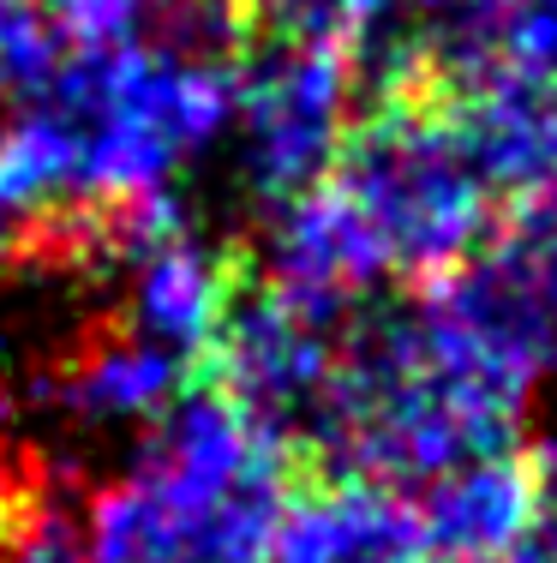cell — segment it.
<instances>
[{
  "label": "cell",
  "mask_w": 557,
  "mask_h": 563,
  "mask_svg": "<svg viewBox=\"0 0 557 563\" xmlns=\"http://www.w3.org/2000/svg\"><path fill=\"white\" fill-rule=\"evenodd\" d=\"M324 186L371 240L383 271L444 276L492 228V192L461 151L456 120L426 97H371Z\"/></svg>",
  "instance_id": "cell-1"
},
{
  "label": "cell",
  "mask_w": 557,
  "mask_h": 563,
  "mask_svg": "<svg viewBox=\"0 0 557 563\" xmlns=\"http://www.w3.org/2000/svg\"><path fill=\"white\" fill-rule=\"evenodd\" d=\"M354 60L324 43H276L241 66V168L264 205L288 210L330 180L354 126Z\"/></svg>",
  "instance_id": "cell-2"
},
{
  "label": "cell",
  "mask_w": 557,
  "mask_h": 563,
  "mask_svg": "<svg viewBox=\"0 0 557 563\" xmlns=\"http://www.w3.org/2000/svg\"><path fill=\"white\" fill-rule=\"evenodd\" d=\"M330 330L342 324H324V318L288 306L276 288H229L222 330L204 354L216 366V396L288 467L307 455L330 396V372H336Z\"/></svg>",
  "instance_id": "cell-3"
},
{
  "label": "cell",
  "mask_w": 557,
  "mask_h": 563,
  "mask_svg": "<svg viewBox=\"0 0 557 563\" xmlns=\"http://www.w3.org/2000/svg\"><path fill=\"white\" fill-rule=\"evenodd\" d=\"M449 120L461 132L474 174L486 180V192L515 205V198L557 192V90L539 78H522L510 66H498L486 85H474L468 97L444 102Z\"/></svg>",
  "instance_id": "cell-4"
},
{
  "label": "cell",
  "mask_w": 557,
  "mask_h": 563,
  "mask_svg": "<svg viewBox=\"0 0 557 563\" xmlns=\"http://www.w3.org/2000/svg\"><path fill=\"white\" fill-rule=\"evenodd\" d=\"M270 563H437L420 509L378 486H318L288 498Z\"/></svg>",
  "instance_id": "cell-5"
},
{
  "label": "cell",
  "mask_w": 557,
  "mask_h": 563,
  "mask_svg": "<svg viewBox=\"0 0 557 563\" xmlns=\"http://www.w3.org/2000/svg\"><path fill=\"white\" fill-rule=\"evenodd\" d=\"M126 271H132V288H126V306H121V324L138 342L168 347L186 366L204 360L210 342H216V330H222V306H229L234 276L222 271V264H210L180 228L163 240H151L144 252H132Z\"/></svg>",
  "instance_id": "cell-6"
},
{
  "label": "cell",
  "mask_w": 557,
  "mask_h": 563,
  "mask_svg": "<svg viewBox=\"0 0 557 563\" xmlns=\"http://www.w3.org/2000/svg\"><path fill=\"white\" fill-rule=\"evenodd\" d=\"M420 528L437 563H503L522 552V533L534 528V492H527L522 455L456 467L449 479L426 486Z\"/></svg>",
  "instance_id": "cell-7"
},
{
  "label": "cell",
  "mask_w": 557,
  "mask_h": 563,
  "mask_svg": "<svg viewBox=\"0 0 557 563\" xmlns=\"http://www.w3.org/2000/svg\"><path fill=\"white\" fill-rule=\"evenodd\" d=\"M180 378H186V360H175L156 342H138L126 324H109L66 360L43 396H60V408L90 426L163 420L180 396Z\"/></svg>",
  "instance_id": "cell-8"
},
{
  "label": "cell",
  "mask_w": 557,
  "mask_h": 563,
  "mask_svg": "<svg viewBox=\"0 0 557 563\" xmlns=\"http://www.w3.org/2000/svg\"><path fill=\"white\" fill-rule=\"evenodd\" d=\"M503 66L557 90V0H492Z\"/></svg>",
  "instance_id": "cell-9"
},
{
  "label": "cell",
  "mask_w": 557,
  "mask_h": 563,
  "mask_svg": "<svg viewBox=\"0 0 557 563\" xmlns=\"http://www.w3.org/2000/svg\"><path fill=\"white\" fill-rule=\"evenodd\" d=\"M55 31L73 48H121L156 19V0H43Z\"/></svg>",
  "instance_id": "cell-10"
},
{
  "label": "cell",
  "mask_w": 557,
  "mask_h": 563,
  "mask_svg": "<svg viewBox=\"0 0 557 563\" xmlns=\"http://www.w3.org/2000/svg\"><path fill=\"white\" fill-rule=\"evenodd\" d=\"M522 467H527V492H534V552H546L557 563V426L534 438L522 450Z\"/></svg>",
  "instance_id": "cell-11"
},
{
  "label": "cell",
  "mask_w": 557,
  "mask_h": 563,
  "mask_svg": "<svg viewBox=\"0 0 557 563\" xmlns=\"http://www.w3.org/2000/svg\"><path fill=\"white\" fill-rule=\"evenodd\" d=\"M503 563H552V558H546V552H510Z\"/></svg>",
  "instance_id": "cell-12"
},
{
  "label": "cell",
  "mask_w": 557,
  "mask_h": 563,
  "mask_svg": "<svg viewBox=\"0 0 557 563\" xmlns=\"http://www.w3.org/2000/svg\"><path fill=\"white\" fill-rule=\"evenodd\" d=\"M19 7H36V0H0V19H7V12H19Z\"/></svg>",
  "instance_id": "cell-13"
},
{
  "label": "cell",
  "mask_w": 557,
  "mask_h": 563,
  "mask_svg": "<svg viewBox=\"0 0 557 563\" xmlns=\"http://www.w3.org/2000/svg\"><path fill=\"white\" fill-rule=\"evenodd\" d=\"M0 462H7V455H0Z\"/></svg>",
  "instance_id": "cell-14"
}]
</instances>
